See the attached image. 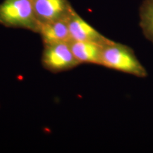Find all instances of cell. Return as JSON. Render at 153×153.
Segmentation results:
<instances>
[{
  "label": "cell",
  "instance_id": "obj_1",
  "mask_svg": "<svg viewBox=\"0 0 153 153\" xmlns=\"http://www.w3.org/2000/svg\"><path fill=\"white\" fill-rule=\"evenodd\" d=\"M138 78H146L148 72L131 47L111 40L102 51L100 65Z\"/></svg>",
  "mask_w": 153,
  "mask_h": 153
},
{
  "label": "cell",
  "instance_id": "obj_2",
  "mask_svg": "<svg viewBox=\"0 0 153 153\" xmlns=\"http://www.w3.org/2000/svg\"><path fill=\"white\" fill-rule=\"evenodd\" d=\"M0 25L38 33L40 25L35 16L33 0H4L0 4Z\"/></svg>",
  "mask_w": 153,
  "mask_h": 153
},
{
  "label": "cell",
  "instance_id": "obj_8",
  "mask_svg": "<svg viewBox=\"0 0 153 153\" xmlns=\"http://www.w3.org/2000/svg\"><path fill=\"white\" fill-rule=\"evenodd\" d=\"M140 26L145 38L153 44V0H144L140 8Z\"/></svg>",
  "mask_w": 153,
  "mask_h": 153
},
{
  "label": "cell",
  "instance_id": "obj_5",
  "mask_svg": "<svg viewBox=\"0 0 153 153\" xmlns=\"http://www.w3.org/2000/svg\"><path fill=\"white\" fill-rule=\"evenodd\" d=\"M71 41L90 42L105 45L112 40L105 37L74 10L68 19Z\"/></svg>",
  "mask_w": 153,
  "mask_h": 153
},
{
  "label": "cell",
  "instance_id": "obj_3",
  "mask_svg": "<svg viewBox=\"0 0 153 153\" xmlns=\"http://www.w3.org/2000/svg\"><path fill=\"white\" fill-rule=\"evenodd\" d=\"M42 61L46 69L55 73L69 71L79 65L72 53L69 43L44 45Z\"/></svg>",
  "mask_w": 153,
  "mask_h": 153
},
{
  "label": "cell",
  "instance_id": "obj_7",
  "mask_svg": "<svg viewBox=\"0 0 153 153\" xmlns=\"http://www.w3.org/2000/svg\"><path fill=\"white\" fill-rule=\"evenodd\" d=\"M38 33L42 37L44 45L71 42L68 19L42 24L40 25Z\"/></svg>",
  "mask_w": 153,
  "mask_h": 153
},
{
  "label": "cell",
  "instance_id": "obj_6",
  "mask_svg": "<svg viewBox=\"0 0 153 153\" xmlns=\"http://www.w3.org/2000/svg\"><path fill=\"white\" fill-rule=\"evenodd\" d=\"M69 44L72 53L79 65L88 64L100 65L104 45L80 41H71Z\"/></svg>",
  "mask_w": 153,
  "mask_h": 153
},
{
  "label": "cell",
  "instance_id": "obj_4",
  "mask_svg": "<svg viewBox=\"0 0 153 153\" xmlns=\"http://www.w3.org/2000/svg\"><path fill=\"white\" fill-rule=\"evenodd\" d=\"M33 9L39 25L68 19L74 9L68 0H33Z\"/></svg>",
  "mask_w": 153,
  "mask_h": 153
}]
</instances>
